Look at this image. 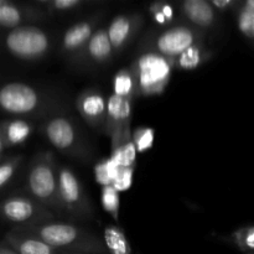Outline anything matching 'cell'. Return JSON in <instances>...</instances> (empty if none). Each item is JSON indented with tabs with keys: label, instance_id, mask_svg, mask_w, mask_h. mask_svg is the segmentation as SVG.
Returning <instances> with one entry per match:
<instances>
[{
	"label": "cell",
	"instance_id": "obj_1",
	"mask_svg": "<svg viewBox=\"0 0 254 254\" xmlns=\"http://www.w3.org/2000/svg\"><path fill=\"white\" fill-rule=\"evenodd\" d=\"M44 241L51 247L64 252L108 254L103 240L87 228L73 223L52 222L31 227H12Z\"/></svg>",
	"mask_w": 254,
	"mask_h": 254
},
{
	"label": "cell",
	"instance_id": "obj_2",
	"mask_svg": "<svg viewBox=\"0 0 254 254\" xmlns=\"http://www.w3.org/2000/svg\"><path fill=\"white\" fill-rule=\"evenodd\" d=\"M25 188L30 196L49 207L55 215L64 216L60 195V166L54 153H37L26 174Z\"/></svg>",
	"mask_w": 254,
	"mask_h": 254
},
{
	"label": "cell",
	"instance_id": "obj_3",
	"mask_svg": "<svg viewBox=\"0 0 254 254\" xmlns=\"http://www.w3.org/2000/svg\"><path fill=\"white\" fill-rule=\"evenodd\" d=\"M0 106L5 113L15 117H42L59 108L57 98L24 83L9 82L0 89Z\"/></svg>",
	"mask_w": 254,
	"mask_h": 254
},
{
	"label": "cell",
	"instance_id": "obj_4",
	"mask_svg": "<svg viewBox=\"0 0 254 254\" xmlns=\"http://www.w3.org/2000/svg\"><path fill=\"white\" fill-rule=\"evenodd\" d=\"M203 30L192 25H176L144 40L141 50L144 52H155L174 62L191 46L203 42Z\"/></svg>",
	"mask_w": 254,
	"mask_h": 254
},
{
	"label": "cell",
	"instance_id": "obj_5",
	"mask_svg": "<svg viewBox=\"0 0 254 254\" xmlns=\"http://www.w3.org/2000/svg\"><path fill=\"white\" fill-rule=\"evenodd\" d=\"M41 130L50 144L64 155L78 160L91 155L88 143L72 119L56 116L45 122Z\"/></svg>",
	"mask_w": 254,
	"mask_h": 254
},
{
	"label": "cell",
	"instance_id": "obj_6",
	"mask_svg": "<svg viewBox=\"0 0 254 254\" xmlns=\"http://www.w3.org/2000/svg\"><path fill=\"white\" fill-rule=\"evenodd\" d=\"M130 67L138 79L140 96H158L170 82L174 62L155 52H143Z\"/></svg>",
	"mask_w": 254,
	"mask_h": 254
},
{
	"label": "cell",
	"instance_id": "obj_7",
	"mask_svg": "<svg viewBox=\"0 0 254 254\" xmlns=\"http://www.w3.org/2000/svg\"><path fill=\"white\" fill-rule=\"evenodd\" d=\"M6 51L22 61H39L49 54L51 37L36 26H21L10 30L4 39Z\"/></svg>",
	"mask_w": 254,
	"mask_h": 254
},
{
	"label": "cell",
	"instance_id": "obj_8",
	"mask_svg": "<svg viewBox=\"0 0 254 254\" xmlns=\"http://www.w3.org/2000/svg\"><path fill=\"white\" fill-rule=\"evenodd\" d=\"M1 216L14 227H31L56 221V215L40 201L26 195H10L2 201Z\"/></svg>",
	"mask_w": 254,
	"mask_h": 254
},
{
	"label": "cell",
	"instance_id": "obj_9",
	"mask_svg": "<svg viewBox=\"0 0 254 254\" xmlns=\"http://www.w3.org/2000/svg\"><path fill=\"white\" fill-rule=\"evenodd\" d=\"M60 195L64 216L74 220H88L93 216V206L81 180L67 165L60 166Z\"/></svg>",
	"mask_w": 254,
	"mask_h": 254
},
{
	"label": "cell",
	"instance_id": "obj_10",
	"mask_svg": "<svg viewBox=\"0 0 254 254\" xmlns=\"http://www.w3.org/2000/svg\"><path fill=\"white\" fill-rule=\"evenodd\" d=\"M99 19H101L99 15H93L69 26L62 35L61 42H60V54L64 59L74 64L77 59L81 56L82 51L88 44L91 37L93 36L96 30L98 29L97 26H98Z\"/></svg>",
	"mask_w": 254,
	"mask_h": 254
},
{
	"label": "cell",
	"instance_id": "obj_11",
	"mask_svg": "<svg viewBox=\"0 0 254 254\" xmlns=\"http://www.w3.org/2000/svg\"><path fill=\"white\" fill-rule=\"evenodd\" d=\"M108 99L94 88H88L79 93L76 99V108L79 116L89 127L98 131H104L107 121Z\"/></svg>",
	"mask_w": 254,
	"mask_h": 254
},
{
	"label": "cell",
	"instance_id": "obj_12",
	"mask_svg": "<svg viewBox=\"0 0 254 254\" xmlns=\"http://www.w3.org/2000/svg\"><path fill=\"white\" fill-rule=\"evenodd\" d=\"M114 54L116 52L109 40L108 30L104 27H98L82 51L81 56L73 64L86 68L103 66L113 59Z\"/></svg>",
	"mask_w": 254,
	"mask_h": 254
},
{
	"label": "cell",
	"instance_id": "obj_13",
	"mask_svg": "<svg viewBox=\"0 0 254 254\" xmlns=\"http://www.w3.org/2000/svg\"><path fill=\"white\" fill-rule=\"evenodd\" d=\"M50 15L32 4H15L9 0H0V25L4 29L14 30L25 26V22L42 21Z\"/></svg>",
	"mask_w": 254,
	"mask_h": 254
},
{
	"label": "cell",
	"instance_id": "obj_14",
	"mask_svg": "<svg viewBox=\"0 0 254 254\" xmlns=\"http://www.w3.org/2000/svg\"><path fill=\"white\" fill-rule=\"evenodd\" d=\"M131 106L133 102L121 98L117 94H111L107 106V121L103 133L109 139L123 134L126 129L130 128Z\"/></svg>",
	"mask_w": 254,
	"mask_h": 254
},
{
	"label": "cell",
	"instance_id": "obj_15",
	"mask_svg": "<svg viewBox=\"0 0 254 254\" xmlns=\"http://www.w3.org/2000/svg\"><path fill=\"white\" fill-rule=\"evenodd\" d=\"M141 24H143V15L138 12L119 15L112 20L107 30L116 54H119L128 46L129 42L139 31Z\"/></svg>",
	"mask_w": 254,
	"mask_h": 254
},
{
	"label": "cell",
	"instance_id": "obj_16",
	"mask_svg": "<svg viewBox=\"0 0 254 254\" xmlns=\"http://www.w3.org/2000/svg\"><path fill=\"white\" fill-rule=\"evenodd\" d=\"M179 6L184 17L197 29L205 31L217 24V11L208 0H185Z\"/></svg>",
	"mask_w": 254,
	"mask_h": 254
},
{
	"label": "cell",
	"instance_id": "obj_17",
	"mask_svg": "<svg viewBox=\"0 0 254 254\" xmlns=\"http://www.w3.org/2000/svg\"><path fill=\"white\" fill-rule=\"evenodd\" d=\"M19 254H64V251L51 247L44 241L31 235L21 232L16 228H11L4 236V240Z\"/></svg>",
	"mask_w": 254,
	"mask_h": 254
},
{
	"label": "cell",
	"instance_id": "obj_18",
	"mask_svg": "<svg viewBox=\"0 0 254 254\" xmlns=\"http://www.w3.org/2000/svg\"><path fill=\"white\" fill-rule=\"evenodd\" d=\"M34 124L26 119H6L0 126V154L4 158L6 149L25 143L34 131Z\"/></svg>",
	"mask_w": 254,
	"mask_h": 254
},
{
	"label": "cell",
	"instance_id": "obj_19",
	"mask_svg": "<svg viewBox=\"0 0 254 254\" xmlns=\"http://www.w3.org/2000/svg\"><path fill=\"white\" fill-rule=\"evenodd\" d=\"M213 56L212 50L207 49L203 42L193 45L190 49L180 55L178 59L174 61V69H180V71H193L210 61Z\"/></svg>",
	"mask_w": 254,
	"mask_h": 254
},
{
	"label": "cell",
	"instance_id": "obj_20",
	"mask_svg": "<svg viewBox=\"0 0 254 254\" xmlns=\"http://www.w3.org/2000/svg\"><path fill=\"white\" fill-rule=\"evenodd\" d=\"M114 94L127 101L134 102V99L140 97V89H139L138 79L131 67H124L119 69L114 76L113 81Z\"/></svg>",
	"mask_w": 254,
	"mask_h": 254
},
{
	"label": "cell",
	"instance_id": "obj_21",
	"mask_svg": "<svg viewBox=\"0 0 254 254\" xmlns=\"http://www.w3.org/2000/svg\"><path fill=\"white\" fill-rule=\"evenodd\" d=\"M233 15L240 32L254 46V0H241Z\"/></svg>",
	"mask_w": 254,
	"mask_h": 254
},
{
	"label": "cell",
	"instance_id": "obj_22",
	"mask_svg": "<svg viewBox=\"0 0 254 254\" xmlns=\"http://www.w3.org/2000/svg\"><path fill=\"white\" fill-rule=\"evenodd\" d=\"M103 242L108 254H131L128 238L118 226L107 225L104 227Z\"/></svg>",
	"mask_w": 254,
	"mask_h": 254
},
{
	"label": "cell",
	"instance_id": "obj_23",
	"mask_svg": "<svg viewBox=\"0 0 254 254\" xmlns=\"http://www.w3.org/2000/svg\"><path fill=\"white\" fill-rule=\"evenodd\" d=\"M34 4L41 7L51 16L54 12H64L81 9L86 5L92 4V1H88V0H36Z\"/></svg>",
	"mask_w": 254,
	"mask_h": 254
},
{
	"label": "cell",
	"instance_id": "obj_24",
	"mask_svg": "<svg viewBox=\"0 0 254 254\" xmlns=\"http://www.w3.org/2000/svg\"><path fill=\"white\" fill-rule=\"evenodd\" d=\"M230 241L235 243L245 254L254 253V225L237 228L230 236Z\"/></svg>",
	"mask_w": 254,
	"mask_h": 254
},
{
	"label": "cell",
	"instance_id": "obj_25",
	"mask_svg": "<svg viewBox=\"0 0 254 254\" xmlns=\"http://www.w3.org/2000/svg\"><path fill=\"white\" fill-rule=\"evenodd\" d=\"M149 12L153 16L154 21L161 26H168L175 20V10L169 2L154 1L149 5Z\"/></svg>",
	"mask_w": 254,
	"mask_h": 254
},
{
	"label": "cell",
	"instance_id": "obj_26",
	"mask_svg": "<svg viewBox=\"0 0 254 254\" xmlns=\"http://www.w3.org/2000/svg\"><path fill=\"white\" fill-rule=\"evenodd\" d=\"M22 159H24V155H11L7 158H2L1 164H0V188L2 190H5L6 186L9 185L12 176L19 169Z\"/></svg>",
	"mask_w": 254,
	"mask_h": 254
},
{
	"label": "cell",
	"instance_id": "obj_27",
	"mask_svg": "<svg viewBox=\"0 0 254 254\" xmlns=\"http://www.w3.org/2000/svg\"><path fill=\"white\" fill-rule=\"evenodd\" d=\"M118 189H116L112 185L104 186L103 192H102V202H103L104 208L109 215L116 221H118V213H119V196H118Z\"/></svg>",
	"mask_w": 254,
	"mask_h": 254
},
{
	"label": "cell",
	"instance_id": "obj_28",
	"mask_svg": "<svg viewBox=\"0 0 254 254\" xmlns=\"http://www.w3.org/2000/svg\"><path fill=\"white\" fill-rule=\"evenodd\" d=\"M154 140V130L151 128H136L133 133V141L138 151H145L151 148Z\"/></svg>",
	"mask_w": 254,
	"mask_h": 254
},
{
	"label": "cell",
	"instance_id": "obj_29",
	"mask_svg": "<svg viewBox=\"0 0 254 254\" xmlns=\"http://www.w3.org/2000/svg\"><path fill=\"white\" fill-rule=\"evenodd\" d=\"M216 11L225 12V11H235L240 5L241 0H208Z\"/></svg>",
	"mask_w": 254,
	"mask_h": 254
},
{
	"label": "cell",
	"instance_id": "obj_30",
	"mask_svg": "<svg viewBox=\"0 0 254 254\" xmlns=\"http://www.w3.org/2000/svg\"><path fill=\"white\" fill-rule=\"evenodd\" d=\"M0 254H19L14 248L10 247L5 241H2L1 245H0Z\"/></svg>",
	"mask_w": 254,
	"mask_h": 254
},
{
	"label": "cell",
	"instance_id": "obj_31",
	"mask_svg": "<svg viewBox=\"0 0 254 254\" xmlns=\"http://www.w3.org/2000/svg\"><path fill=\"white\" fill-rule=\"evenodd\" d=\"M64 254H86V253H76V252H64Z\"/></svg>",
	"mask_w": 254,
	"mask_h": 254
},
{
	"label": "cell",
	"instance_id": "obj_32",
	"mask_svg": "<svg viewBox=\"0 0 254 254\" xmlns=\"http://www.w3.org/2000/svg\"><path fill=\"white\" fill-rule=\"evenodd\" d=\"M253 254H254V253H253Z\"/></svg>",
	"mask_w": 254,
	"mask_h": 254
}]
</instances>
